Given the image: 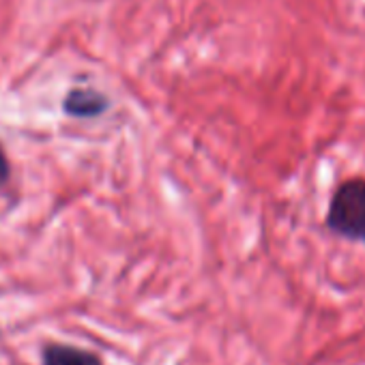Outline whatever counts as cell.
I'll return each instance as SVG.
<instances>
[{
  "instance_id": "cell-2",
  "label": "cell",
  "mask_w": 365,
  "mask_h": 365,
  "mask_svg": "<svg viewBox=\"0 0 365 365\" xmlns=\"http://www.w3.org/2000/svg\"><path fill=\"white\" fill-rule=\"evenodd\" d=\"M108 108V101L103 95H99L97 91H88V88H78L71 91L65 99V112L71 116H97Z\"/></svg>"
},
{
  "instance_id": "cell-4",
  "label": "cell",
  "mask_w": 365,
  "mask_h": 365,
  "mask_svg": "<svg viewBox=\"0 0 365 365\" xmlns=\"http://www.w3.org/2000/svg\"><path fill=\"white\" fill-rule=\"evenodd\" d=\"M7 178H9V161H7L5 150L0 148V185H5Z\"/></svg>"
},
{
  "instance_id": "cell-3",
  "label": "cell",
  "mask_w": 365,
  "mask_h": 365,
  "mask_svg": "<svg viewBox=\"0 0 365 365\" xmlns=\"http://www.w3.org/2000/svg\"><path fill=\"white\" fill-rule=\"evenodd\" d=\"M43 365H101V361L93 352L54 344L43 350Z\"/></svg>"
},
{
  "instance_id": "cell-1",
  "label": "cell",
  "mask_w": 365,
  "mask_h": 365,
  "mask_svg": "<svg viewBox=\"0 0 365 365\" xmlns=\"http://www.w3.org/2000/svg\"><path fill=\"white\" fill-rule=\"evenodd\" d=\"M329 228L346 239L365 241V180L350 178L335 190L329 207Z\"/></svg>"
}]
</instances>
